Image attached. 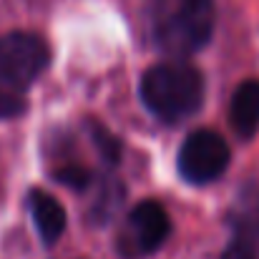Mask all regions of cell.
<instances>
[{
    "instance_id": "1",
    "label": "cell",
    "mask_w": 259,
    "mask_h": 259,
    "mask_svg": "<svg viewBox=\"0 0 259 259\" xmlns=\"http://www.w3.org/2000/svg\"><path fill=\"white\" fill-rule=\"evenodd\" d=\"M149 23L154 46L174 58L201 51L214 33V0H151Z\"/></svg>"
},
{
    "instance_id": "2",
    "label": "cell",
    "mask_w": 259,
    "mask_h": 259,
    "mask_svg": "<svg viewBox=\"0 0 259 259\" xmlns=\"http://www.w3.org/2000/svg\"><path fill=\"white\" fill-rule=\"evenodd\" d=\"M144 106L164 123H179L194 116L204 101V76L189 63H159L141 78Z\"/></svg>"
},
{
    "instance_id": "3",
    "label": "cell",
    "mask_w": 259,
    "mask_h": 259,
    "mask_svg": "<svg viewBox=\"0 0 259 259\" xmlns=\"http://www.w3.org/2000/svg\"><path fill=\"white\" fill-rule=\"evenodd\" d=\"M51 48L35 33H8L0 38V83L13 91L30 88L48 68Z\"/></svg>"
},
{
    "instance_id": "4",
    "label": "cell",
    "mask_w": 259,
    "mask_h": 259,
    "mask_svg": "<svg viewBox=\"0 0 259 259\" xmlns=\"http://www.w3.org/2000/svg\"><path fill=\"white\" fill-rule=\"evenodd\" d=\"M169 232H171V222L166 209L159 201L146 199L128 211L116 237V247L123 259H144L166 242Z\"/></svg>"
},
{
    "instance_id": "5",
    "label": "cell",
    "mask_w": 259,
    "mask_h": 259,
    "mask_svg": "<svg viewBox=\"0 0 259 259\" xmlns=\"http://www.w3.org/2000/svg\"><path fill=\"white\" fill-rule=\"evenodd\" d=\"M176 164H179V174L189 184L204 186L227 171L229 146L219 134H214L209 128H199V131L189 134L186 141L181 144Z\"/></svg>"
},
{
    "instance_id": "6",
    "label": "cell",
    "mask_w": 259,
    "mask_h": 259,
    "mask_svg": "<svg viewBox=\"0 0 259 259\" xmlns=\"http://www.w3.org/2000/svg\"><path fill=\"white\" fill-rule=\"evenodd\" d=\"M28 206H30V214H33V222H35L40 239L46 244H56L66 229V211L58 204V199L51 196L48 191L33 189L28 194Z\"/></svg>"
},
{
    "instance_id": "7",
    "label": "cell",
    "mask_w": 259,
    "mask_h": 259,
    "mask_svg": "<svg viewBox=\"0 0 259 259\" xmlns=\"http://www.w3.org/2000/svg\"><path fill=\"white\" fill-rule=\"evenodd\" d=\"M229 121L237 136L252 139L259 131V81H244L229 103Z\"/></svg>"
},
{
    "instance_id": "8",
    "label": "cell",
    "mask_w": 259,
    "mask_h": 259,
    "mask_svg": "<svg viewBox=\"0 0 259 259\" xmlns=\"http://www.w3.org/2000/svg\"><path fill=\"white\" fill-rule=\"evenodd\" d=\"M257 242H259V219L252 222V224H239V232H237L234 242L227 247L222 259H259Z\"/></svg>"
},
{
    "instance_id": "9",
    "label": "cell",
    "mask_w": 259,
    "mask_h": 259,
    "mask_svg": "<svg viewBox=\"0 0 259 259\" xmlns=\"http://www.w3.org/2000/svg\"><path fill=\"white\" fill-rule=\"evenodd\" d=\"M88 134H91V139H93L98 154H101L108 164H118V159H121V141H118L103 123H98V121H88Z\"/></svg>"
},
{
    "instance_id": "10",
    "label": "cell",
    "mask_w": 259,
    "mask_h": 259,
    "mask_svg": "<svg viewBox=\"0 0 259 259\" xmlns=\"http://www.w3.org/2000/svg\"><path fill=\"white\" fill-rule=\"evenodd\" d=\"M53 179L58 184L68 186V189L83 191V189H88V184H91V171H88L86 166H81V164H66V166H58L53 171Z\"/></svg>"
},
{
    "instance_id": "11",
    "label": "cell",
    "mask_w": 259,
    "mask_h": 259,
    "mask_svg": "<svg viewBox=\"0 0 259 259\" xmlns=\"http://www.w3.org/2000/svg\"><path fill=\"white\" fill-rule=\"evenodd\" d=\"M20 113H25V101L13 91L0 88V118H15Z\"/></svg>"
}]
</instances>
